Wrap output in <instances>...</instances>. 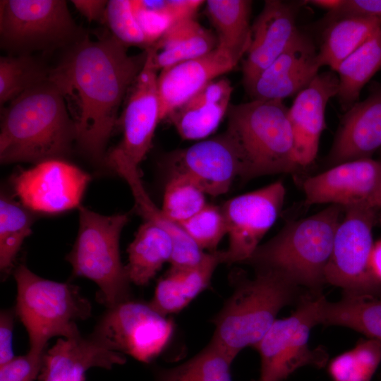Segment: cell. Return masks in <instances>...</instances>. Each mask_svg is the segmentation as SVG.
<instances>
[{
	"instance_id": "2",
	"label": "cell",
	"mask_w": 381,
	"mask_h": 381,
	"mask_svg": "<svg viewBox=\"0 0 381 381\" xmlns=\"http://www.w3.org/2000/svg\"><path fill=\"white\" fill-rule=\"evenodd\" d=\"M76 142V126L66 99L49 79L27 90L3 109L2 164L64 159Z\"/></svg>"
},
{
	"instance_id": "10",
	"label": "cell",
	"mask_w": 381,
	"mask_h": 381,
	"mask_svg": "<svg viewBox=\"0 0 381 381\" xmlns=\"http://www.w3.org/2000/svg\"><path fill=\"white\" fill-rule=\"evenodd\" d=\"M377 210L344 209L325 270L326 284L341 289L343 296L381 297V284L369 268Z\"/></svg>"
},
{
	"instance_id": "7",
	"label": "cell",
	"mask_w": 381,
	"mask_h": 381,
	"mask_svg": "<svg viewBox=\"0 0 381 381\" xmlns=\"http://www.w3.org/2000/svg\"><path fill=\"white\" fill-rule=\"evenodd\" d=\"M78 210L79 229L67 256L73 273L96 283L100 300L108 308L129 300L131 281L119 252L128 214L102 215L80 205Z\"/></svg>"
},
{
	"instance_id": "25",
	"label": "cell",
	"mask_w": 381,
	"mask_h": 381,
	"mask_svg": "<svg viewBox=\"0 0 381 381\" xmlns=\"http://www.w3.org/2000/svg\"><path fill=\"white\" fill-rule=\"evenodd\" d=\"M222 263V250H216L207 253L198 265L171 267L159 280L150 304L165 316L182 310L209 286L214 270Z\"/></svg>"
},
{
	"instance_id": "6",
	"label": "cell",
	"mask_w": 381,
	"mask_h": 381,
	"mask_svg": "<svg viewBox=\"0 0 381 381\" xmlns=\"http://www.w3.org/2000/svg\"><path fill=\"white\" fill-rule=\"evenodd\" d=\"M14 278L15 311L28 332L31 351L45 352L52 337L77 334V321L91 315L90 302L75 285L44 279L23 264L15 270Z\"/></svg>"
},
{
	"instance_id": "21",
	"label": "cell",
	"mask_w": 381,
	"mask_h": 381,
	"mask_svg": "<svg viewBox=\"0 0 381 381\" xmlns=\"http://www.w3.org/2000/svg\"><path fill=\"white\" fill-rule=\"evenodd\" d=\"M236 66L230 56L217 47L212 52L161 70L157 77L160 121L205 85Z\"/></svg>"
},
{
	"instance_id": "8",
	"label": "cell",
	"mask_w": 381,
	"mask_h": 381,
	"mask_svg": "<svg viewBox=\"0 0 381 381\" xmlns=\"http://www.w3.org/2000/svg\"><path fill=\"white\" fill-rule=\"evenodd\" d=\"M83 36L66 1H0V44L10 55L70 47Z\"/></svg>"
},
{
	"instance_id": "14",
	"label": "cell",
	"mask_w": 381,
	"mask_h": 381,
	"mask_svg": "<svg viewBox=\"0 0 381 381\" xmlns=\"http://www.w3.org/2000/svg\"><path fill=\"white\" fill-rule=\"evenodd\" d=\"M305 205H337L343 209L381 208V162L371 158L344 162L303 183Z\"/></svg>"
},
{
	"instance_id": "35",
	"label": "cell",
	"mask_w": 381,
	"mask_h": 381,
	"mask_svg": "<svg viewBox=\"0 0 381 381\" xmlns=\"http://www.w3.org/2000/svg\"><path fill=\"white\" fill-rule=\"evenodd\" d=\"M381 362V343L368 339L333 358L328 365L332 381H370Z\"/></svg>"
},
{
	"instance_id": "33",
	"label": "cell",
	"mask_w": 381,
	"mask_h": 381,
	"mask_svg": "<svg viewBox=\"0 0 381 381\" xmlns=\"http://www.w3.org/2000/svg\"><path fill=\"white\" fill-rule=\"evenodd\" d=\"M32 211L5 193L0 199V268L9 273L25 238L32 233Z\"/></svg>"
},
{
	"instance_id": "4",
	"label": "cell",
	"mask_w": 381,
	"mask_h": 381,
	"mask_svg": "<svg viewBox=\"0 0 381 381\" xmlns=\"http://www.w3.org/2000/svg\"><path fill=\"white\" fill-rule=\"evenodd\" d=\"M288 111L283 100L251 99L230 105L226 132L240 154L242 180L300 169Z\"/></svg>"
},
{
	"instance_id": "39",
	"label": "cell",
	"mask_w": 381,
	"mask_h": 381,
	"mask_svg": "<svg viewBox=\"0 0 381 381\" xmlns=\"http://www.w3.org/2000/svg\"><path fill=\"white\" fill-rule=\"evenodd\" d=\"M131 4L149 47L175 23L164 8V0L131 1Z\"/></svg>"
},
{
	"instance_id": "23",
	"label": "cell",
	"mask_w": 381,
	"mask_h": 381,
	"mask_svg": "<svg viewBox=\"0 0 381 381\" xmlns=\"http://www.w3.org/2000/svg\"><path fill=\"white\" fill-rule=\"evenodd\" d=\"M107 162L128 184L138 212L144 220L159 226L171 237L174 250L171 267H190L200 263L207 253L199 248L179 224L170 219L161 208L155 205L144 188L138 167L114 149L107 157Z\"/></svg>"
},
{
	"instance_id": "3",
	"label": "cell",
	"mask_w": 381,
	"mask_h": 381,
	"mask_svg": "<svg viewBox=\"0 0 381 381\" xmlns=\"http://www.w3.org/2000/svg\"><path fill=\"white\" fill-rule=\"evenodd\" d=\"M342 212V207L329 205L310 217L286 223L274 237L260 245L245 263L255 270L277 272L310 294H322Z\"/></svg>"
},
{
	"instance_id": "30",
	"label": "cell",
	"mask_w": 381,
	"mask_h": 381,
	"mask_svg": "<svg viewBox=\"0 0 381 381\" xmlns=\"http://www.w3.org/2000/svg\"><path fill=\"white\" fill-rule=\"evenodd\" d=\"M381 70V27L343 61L337 69L339 104L347 111L358 102L364 85Z\"/></svg>"
},
{
	"instance_id": "12",
	"label": "cell",
	"mask_w": 381,
	"mask_h": 381,
	"mask_svg": "<svg viewBox=\"0 0 381 381\" xmlns=\"http://www.w3.org/2000/svg\"><path fill=\"white\" fill-rule=\"evenodd\" d=\"M286 189L282 181L226 200L222 206L229 236L223 263H245L274 224L282 209Z\"/></svg>"
},
{
	"instance_id": "45",
	"label": "cell",
	"mask_w": 381,
	"mask_h": 381,
	"mask_svg": "<svg viewBox=\"0 0 381 381\" xmlns=\"http://www.w3.org/2000/svg\"><path fill=\"white\" fill-rule=\"evenodd\" d=\"M310 4L328 11L329 13L337 11L342 5L343 0H311L306 1Z\"/></svg>"
},
{
	"instance_id": "44",
	"label": "cell",
	"mask_w": 381,
	"mask_h": 381,
	"mask_svg": "<svg viewBox=\"0 0 381 381\" xmlns=\"http://www.w3.org/2000/svg\"><path fill=\"white\" fill-rule=\"evenodd\" d=\"M369 268L373 277L381 284V239L373 244L369 259Z\"/></svg>"
},
{
	"instance_id": "38",
	"label": "cell",
	"mask_w": 381,
	"mask_h": 381,
	"mask_svg": "<svg viewBox=\"0 0 381 381\" xmlns=\"http://www.w3.org/2000/svg\"><path fill=\"white\" fill-rule=\"evenodd\" d=\"M104 22L112 35L126 46L144 47L149 46L146 38L135 18L131 1H108Z\"/></svg>"
},
{
	"instance_id": "13",
	"label": "cell",
	"mask_w": 381,
	"mask_h": 381,
	"mask_svg": "<svg viewBox=\"0 0 381 381\" xmlns=\"http://www.w3.org/2000/svg\"><path fill=\"white\" fill-rule=\"evenodd\" d=\"M162 166L169 177L186 176L211 196L228 192L235 178L240 177L242 172L240 154L226 131L167 153Z\"/></svg>"
},
{
	"instance_id": "40",
	"label": "cell",
	"mask_w": 381,
	"mask_h": 381,
	"mask_svg": "<svg viewBox=\"0 0 381 381\" xmlns=\"http://www.w3.org/2000/svg\"><path fill=\"white\" fill-rule=\"evenodd\" d=\"M45 352L29 350L0 366V381H34L40 375Z\"/></svg>"
},
{
	"instance_id": "18",
	"label": "cell",
	"mask_w": 381,
	"mask_h": 381,
	"mask_svg": "<svg viewBox=\"0 0 381 381\" xmlns=\"http://www.w3.org/2000/svg\"><path fill=\"white\" fill-rule=\"evenodd\" d=\"M300 2L267 0L251 25L250 41L242 64L244 85L255 79L291 44L298 32Z\"/></svg>"
},
{
	"instance_id": "11",
	"label": "cell",
	"mask_w": 381,
	"mask_h": 381,
	"mask_svg": "<svg viewBox=\"0 0 381 381\" xmlns=\"http://www.w3.org/2000/svg\"><path fill=\"white\" fill-rule=\"evenodd\" d=\"M108 308L91 336L109 349L148 363L167 347L174 322L150 303L129 299Z\"/></svg>"
},
{
	"instance_id": "42",
	"label": "cell",
	"mask_w": 381,
	"mask_h": 381,
	"mask_svg": "<svg viewBox=\"0 0 381 381\" xmlns=\"http://www.w3.org/2000/svg\"><path fill=\"white\" fill-rule=\"evenodd\" d=\"M14 325L13 312L1 310L0 315V366L16 356L13 351V330Z\"/></svg>"
},
{
	"instance_id": "34",
	"label": "cell",
	"mask_w": 381,
	"mask_h": 381,
	"mask_svg": "<svg viewBox=\"0 0 381 381\" xmlns=\"http://www.w3.org/2000/svg\"><path fill=\"white\" fill-rule=\"evenodd\" d=\"M50 70L30 54L0 58V104L2 107L47 80Z\"/></svg>"
},
{
	"instance_id": "41",
	"label": "cell",
	"mask_w": 381,
	"mask_h": 381,
	"mask_svg": "<svg viewBox=\"0 0 381 381\" xmlns=\"http://www.w3.org/2000/svg\"><path fill=\"white\" fill-rule=\"evenodd\" d=\"M329 16L330 20L358 17L381 22V0H343L341 7Z\"/></svg>"
},
{
	"instance_id": "5",
	"label": "cell",
	"mask_w": 381,
	"mask_h": 381,
	"mask_svg": "<svg viewBox=\"0 0 381 381\" xmlns=\"http://www.w3.org/2000/svg\"><path fill=\"white\" fill-rule=\"evenodd\" d=\"M300 286L280 274L255 270L253 279L242 281L212 322L211 341L236 358L248 346L260 341L284 306L298 301Z\"/></svg>"
},
{
	"instance_id": "24",
	"label": "cell",
	"mask_w": 381,
	"mask_h": 381,
	"mask_svg": "<svg viewBox=\"0 0 381 381\" xmlns=\"http://www.w3.org/2000/svg\"><path fill=\"white\" fill-rule=\"evenodd\" d=\"M233 87L215 79L175 109L167 118L184 140L203 139L212 133L228 112Z\"/></svg>"
},
{
	"instance_id": "43",
	"label": "cell",
	"mask_w": 381,
	"mask_h": 381,
	"mask_svg": "<svg viewBox=\"0 0 381 381\" xmlns=\"http://www.w3.org/2000/svg\"><path fill=\"white\" fill-rule=\"evenodd\" d=\"M71 2L77 11L88 21H104L108 1L73 0Z\"/></svg>"
},
{
	"instance_id": "17",
	"label": "cell",
	"mask_w": 381,
	"mask_h": 381,
	"mask_svg": "<svg viewBox=\"0 0 381 381\" xmlns=\"http://www.w3.org/2000/svg\"><path fill=\"white\" fill-rule=\"evenodd\" d=\"M321 67L313 40L298 31L284 52L245 87L252 99L283 100L306 87Z\"/></svg>"
},
{
	"instance_id": "1",
	"label": "cell",
	"mask_w": 381,
	"mask_h": 381,
	"mask_svg": "<svg viewBox=\"0 0 381 381\" xmlns=\"http://www.w3.org/2000/svg\"><path fill=\"white\" fill-rule=\"evenodd\" d=\"M147 51L130 55L113 35H84L68 47L49 80L76 107V143L90 159L106 162V147L120 105L142 71Z\"/></svg>"
},
{
	"instance_id": "22",
	"label": "cell",
	"mask_w": 381,
	"mask_h": 381,
	"mask_svg": "<svg viewBox=\"0 0 381 381\" xmlns=\"http://www.w3.org/2000/svg\"><path fill=\"white\" fill-rule=\"evenodd\" d=\"M124 354L111 350L91 335L80 332L61 337L45 351L40 381H85V372L94 367L111 369L126 363Z\"/></svg>"
},
{
	"instance_id": "15",
	"label": "cell",
	"mask_w": 381,
	"mask_h": 381,
	"mask_svg": "<svg viewBox=\"0 0 381 381\" xmlns=\"http://www.w3.org/2000/svg\"><path fill=\"white\" fill-rule=\"evenodd\" d=\"M90 179L86 172L64 159H50L16 174L11 185L31 211L59 213L80 206Z\"/></svg>"
},
{
	"instance_id": "31",
	"label": "cell",
	"mask_w": 381,
	"mask_h": 381,
	"mask_svg": "<svg viewBox=\"0 0 381 381\" xmlns=\"http://www.w3.org/2000/svg\"><path fill=\"white\" fill-rule=\"evenodd\" d=\"M380 27L381 22L373 19L343 17L330 20L318 50L322 66H328L336 71L341 63Z\"/></svg>"
},
{
	"instance_id": "19",
	"label": "cell",
	"mask_w": 381,
	"mask_h": 381,
	"mask_svg": "<svg viewBox=\"0 0 381 381\" xmlns=\"http://www.w3.org/2000/svg\"><path fill=\"white\" fill-rule=\"evenodd\" d=\"M339 90L338 76L332 71L318 73L313 81L298 93L289 108L294 156L300 168L311 164L315 159L320 138L326 128L325 109Z\"/></svg>"
},
{
	"instance_id": "16",
	"label": "cell",
	"mask_w": 381,
	"mask_h": 381,
	"mask_svg": "<svg viewBox=\"0 0 381 381\" xmlns=\"http://www.w3.org/2000/svg\"><path fill=\"white\" fill-rule=\"evenodd\" d=\"M145 64L128 92L121 119V143L115 148L138 167L152 145L159 119L157 70L147 49Z\"/></svg>"
},
{
	"instance_id": "37",
	"label": "cell",
	"mask_w": 381,
	"mask_h": 381,
	"mask_svg": "<svg viewBox=\"0 0 381 381\" xmlns=\"http://www.w3.org/2000/svg\"><path fill=\"white\" fill-rule=\"evenodd\" d=\"M202 250H217L227 234L226 219L221 206L207 204L190 218L179 224Z\"/></svg>"
},
{
	"instance_id": "27",
	"label": "cell",
	"mask_w": 381,
	"mask_h": 381,
	"mask_svg": "<svg viewBox=\"0 0 381 381\" xmlns=\"http://www.w3.org/2000/svg\"><path fill=\"white\" fill-rule=\"evenodd\" d=\"M206 11L217 34V47L225 51L236 64L248 48L252 1L248 0H208Z\"/></svg>"
},
{
	"instance_id": "20",
	"label": "cell",
	"mask_w": 381,
	"mask_h": 381,
	"mask_svg": "<svg viewBox=\"0 0 381 381\" xmlns=\"http://www.w3.org/2000/svg\"><path fill=\"white\" fill-rule=\"evenodd\" d=\"M381 147V83L370 86L367 98L345 111L327 157L329 167L370 158Z\"/></svg>"
},
{
	"instance_id": "26",
	"label": "cell",
	"mask_w": 381,
	"mask_h": 381,
	"mask_svg": "<svg viewBox=\"0 0 381 381\" xmlns=\"http://www.w3.org/2000/svg\"><path fill=\"white\" fill-rule=\"evenodd\" d=\"M217 46V37L194 18L174 23L152 47L157 71L176 64L203 56Z\"/></svg>"
},
{
	"instance_id": "36",
	"label": "cell",
	"mask_w": 381,
	"mask_h": 381,
	"mask_svg": "<svg viewBox=\"0 0 381 381\" xmlns=\"http://www.w3.org/2000/svg\"><path fill=\"white\" fill-rule=\"evenodd\" d=\"M206 193L183 176H169L165 186L162 212L179 224L200 211L207 203Z\"/></svg>"
},
{
	"instance_id": "32",
	"label": "cell",
	"mask_w": 381,
	"mask_h": 381,
	"mask_svg": "<svg viewBox=\"0 0 381 381\" xmlns=\"http://www.w3.org/2000/svg\"><path fill=\"white\" fill-rule=\"evenodd\" d=\"M234 357L210 341L195 356L176 367L157 371L156 381H232Z\"/></svg>"
},
{
	"instance_id": "28",
	"label": "cell",
	"mask_w": 381,
	"mask_h": 381,
	"mask_svg": "<svg viewBox=\"0 0 381 381\" xmlns=\"http://www.w3.org/2000/svg\"><path fill=\"white\" fill-rule=\"evenodd\" d=\"M174 250L170 235L155 224L144 221L128 248L126 266L131 282L143 286L171 259Z\"/></svg>"
},
{
	"instance_id": "29",
	"label": "cell",
	"mask_w": 381,
	"mask_h": 381,
	"mask_svg": "<svg viewBox=\"0 0 381 381\" xmlns=\"http://www.w3.org/2000/svg\"><path fill=\"white\" fill-rule=\"evenodd\" d=\"M320 324L349 327L381 343V297L343 296L330 302L322 296Z\"/></svg>"
},
{
	"instance_id": "9",
	"label": "cell",
	"mask_w": 381,
	"mask_h": 381,
	"mask_svg": "<svg viewBox=\"0 0 381 381\" xmlns=\"http://www.w3.org/2000/svg\"><path fill=\"white\" fill-rule=\"evenodd\" d=\"M322 297L303 294L296 310L288 318L277 319L255 346L261 359L259 381H284L301 367L325 365L327 352L308 346L310 331L319 325Z\"/></svg>"
}]
</instances>
